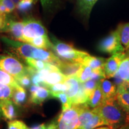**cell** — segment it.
Instances as JSON below:
<instances>
[{
  "instance_id": "obj_11",
  "label": "cell",
  "mask_w": 129,
  "mask_h": 129,
  "mask_svg": "<svg viewBox=\"0 0 129 129\" xmlns=\"http://www.w3.org/2000/svg\"><path fill=\"white\" fill-rule=\"evenodd\" d=\"M0 108L3 116L9 120H13L17 117L15 104L10 99L0 100Z\"/></svg>"
},
{
  "instance_id": "obj_3",
  "label": "cell",
  "mask_w": 129,
  "mask_h": 129,
  "mask_svg": "<svg viewBox=\"0 0 129 129\" xmlns=\"http://www.w3.org/2000/svg\"><path fill=\"white\" fill-rule=\"evenodd\" d=\"M52 49L59 58L69 62H78L82 64L84 59L89 55L87 52L79 50L72 45L59 41L56 38L51 37Z\"/></svg>"
},
{
  "instance_id": "obj_30",
  "label": "cell",
  "mask_w": 129,
  "mask_h": 129,
  "mask_svg": "<svg viewBox=\"0 0 129 129\" xmlns=\"http://www.w3.org/2000/svg\"><path fill=\"white\" fill-rule=\"evenodd\" d=\"M53 98H57L60 101L61 104H62V111H64L66 109H69L72 106V104L69 98L68 97L67 94L66 93H60L59 94L54 95Z\"/></svg>"
},
{
  "instance_id": "obj_9",
  "label": "cell",
  "mask_w": 129,
  "mask_h": 129,
  "mask_svg": "<svg viewBox=\"0 0 129 129\" xmlns=\"http://www.w3.org/2000/svg\"><path fill=\"white\" fill-rule=\"evenodd\" d=\"M30 101L36 105L41 104L48 98L51 97L49 88L41 85H32L30 87Z\"/></svg>"
},
{
  "instance_id": "obj_37",
  "label": "cell",
  "mask_w": 129,
  "mask_h": 129,
  "mask_svg": "<svg viewBox=\"0 0 129 129\" xmlns=\"http://www.w3.org/2000/svg\"><path fill=\"white\" fill-rule=\"evenodd\" d=\"M0 5L7 9L8 13H10L16 9V6L12 0H0Z\"/></svg>"
},
{
  "instance_id": "obj_13",
  "label": "cell",
  "mask_w": 129,
  "mask_h": 129,
  "mask_svg": "<svg viewBox=\"0 0 129 129\" xmlns=\"http://www.w3.org/2000/svg\"><path fill=\"white\" fill-rule=\"evenodd\" d=\"M99 85L102 92L104 101L114 98L117 93V87L115 83L107 79L103 78L99 81Z\"/></svg>"
},
{
  "instance_id": "obj_10",
  "label": "cell",
  "mask_w": 129,
  "mask_h": 129,
  "mask_svg": "<svg viewBox=\"0 0 129 129\" xmlns=\"http://www.w3.org/2000/svg\"><path fill=\"white\" fill-rule=\"evenodd\" d=\"M23 26V21H16L9 19L4 31L9 32L15 40L22 42Z\"/></svg>"
},
{
  "instance_id": "obj_47",
  "label": "cell",
  "mask_w": 129,
  "mask_h": 129,
  "mask_svg": "<svg viewBox=\"0 0 129 129\" xmlns=\"http://www.w3.org/2000/svg\"><path fill=\"white\" fill-rule=\"evenodd\" d=\"M128 54L129 55V52H128Z\"/></svg>"
},
{
  "instance_id": "obj_2",
  "label": "cell",
  "mask_w": 129,
  "mask_h": 129,
  "mask_svg": "<svg viewBox=\"0 0 129 129\" xmlns=\"http://www.w3.org/2000/svg\"><path fill=\"white\" fill-rule=\"evenodd\" d=\"M95 109L105 121L106 126L112 129L118 128L125 123L127 114L118 104L115 97L105 100Z\"/></svg>"
},
{
  "instance_id": "obj_40",
  "label": "cell",
  "mask_w": 129,
  "mask_h": 129,
  "mask_svg": "<svg viewBox=\"0 0 129 129\" xmlns=\"http://www.w3.org/2000/svg\"><path fill=\"white\" fill-rule=\"evenodd\" d=\"M29 129H46V125L45 124H38L36 125H34Z\"/></svg>"
},
{
  "instance_id": "obj_19",
  "label": "cell",
  "mask_w": 129,
  "mask_h": 129,
  "mask_svg": "<svg viewBox=\"0 0 129 129\" xmlns=\"http://www.w3.org/2000/svg\"><path fill=\"white\" fill-rule=\"evenodd\" d=\"M98 0H78L77 9L80 13L88 18L92 10L93 6Z\"/></svg>"
},
{
  "instance_id": "obj_34",
  "label": "cell",
  "mask_w": 129,
  "mask_h": 129,
  "mask_svg": "<svg viewBox=\"0 0 129 129\" xmlns=\"http://www.w3.org/2000/svg\"><path fill=\"white\" fill-rule=\"evenodd\" d=\"M8 129H29V128L22 121L13 120L8 122Z\"/></svg>"
},
{
  "instance_id": "obj_45",
  "label": "cell",
  "mask_w": 129,
  "mask_h": 129,
  "mask_svg": "<svg viewBox=\"0 0 129 129\" xmlns=\"http://www.w3.org/2000/svg\"><path fill=\"white\" fill-rule=\"evenodd\" d=\"M125 122H127V123H128L129 124V115H127Z\"/></svg>"
},
{
  "instance_id": "obj_17",
  "label": "cell",
  "mask_w": 129,
  "mask_h": 129,
  "mask_svg": "<svg viewBox=\"0 0 129 129\" xmlns=\"http://www.w3.org/2000/svg\"><path fill=\"white\" fill-rule=\"evenodd\" d=\"M67 77L60 71H50L44 80V86L48 88L57 83H64Z\"/></svg>"
},
{
  "instance_id": "obj_12",
  "label": "cell",
  "mask_w": 129,
  "mask_h": 129,
  "mask_svg": "<svg viewBox=\"0 0 129 129\" xmlns=\"http://www.w3.org/2000/svg\"><path fill=\"white\" fill-rule=\"evenodd\" d=\"M82 67V64L78 62L62 61L58 66L60 72L67 77L75 76Z\"/></svg>"
},
{
  "instance_id": "obj_35",
  "label": "cell",
  "mask_w": 129,
  "mask_h": 129,
  "mask_svg": "<svg viewBox=\"0 0 129 129\" xmlns=\"http://www.w3.org/2000/svg\"><path fill=\"white\" fill-rule=\"evenodd\" d=\"M106 76L105 74L104 69H92L91 75L90 79L99 82L102 79L105 78Z\"/></svg>"
},
{
  "instance_id": "obj_7",
  "label": "cell",
  "mask_w": 129,
  "mask_h": 129,
  "mask_svg": "<svg viewBox=\"0 0 129 129\" xmlns=\"http://www.w3.org/2000/svg\"><path fill=\"white\" fill-rule=\"evenodd\" d=\"M98 49L101 52L112 55L117 53L124 52L125 50L121 43L117 29L101 40L98 45Z\"/></svg>"
},
{
  "instance_id": "obj_32",
  "label": "cell",
  "mask_w": 129,
  "mask_h": 129,
  "mask_svg": "<svg viewBox=\"0 0 129 129\" xmlns=\"http://www.w3.org/2000/svg\"><path fill=\"white\" fill-rule=\"evenodd\" d=\"M35 0H22L16 5V9L21 12H28L30 9Z\"/></svg>"
},
{
  "instance_id": "obj_48",
  "label": "cell",
  "mask_w": 129,
  "mask_h": 129,
  "mask_svg": "<svg viewBox=\"0 0 129 129\" xmlns=\"http://www.w3.org/2000/svg\"><path fill=\"white\" fill-rule=\"evenodd\" d=\"M128 52H129V50H128Z\"/></svg>"
},
{
  "instance_id": "obj_41",
  "label": "cell",
  "mask_w": 129,
  "mask_h": 129,
  "mask_svg": "<svg viewBox=\"0 0 129 129\" xmlns=\"http://www.w3.org/2000/svg\"><path fill=\"white\" fill-rule=\"evenodd\" d=\"M46 129H57L56 126V122H53L49 124L48 125L46 126Z\"/></svg>"
},
{
  "instance_id": "obj_25",
  "label": "cell",
  "mask_w": 129,
  "mask_h": 129,
  "mask_svg": "<svg viewBox=\"0 0 129 129\" xmlns=\"http://www.w3.org/2000/svg\"><path fill=\"white\" fill-rule=\"evenodd\" d=\"M88 96L89 95L85 91L82 83H81L78 93L72 101V105H80L85 104L87 101Z\"/></svg>"
},
{
  "instance_id": "obj_16",
  "label": "cell",
  "mask_w": 129,
  "mask_h": 129,
  "mask_svg": "<svg viewBox=\"0 0 129 129\" xmlns=\"http://www.w3.org/2000/svg\"><path fill=\"white\" fill-rule=\"evenodd\" d=\"M103 101H104V98L99 83L98 87L90 93L87 101L85 104L90 108L93 109L99 106L103 102Z\"/></svg>"
},
{
  "instance_id": "obj_14",
  "label": "cell",
  "mask_w": 129,
  "mask_h": 129,
  "mask_svg": "<svg viewBox=\"0 0 129 129\" xmlns=\"http://www.w3.org/2000/svg\"><path fill=\"white\" fill-rule=\"evenodd\" d=\"M64 83L66 84L68 87L66 94L72 104V101L78 92L81 83L75 76L67 77Z\"/></svg>"
},
{
  "instance_id": "obj_18",
  "label": "cell",
  "mask_w": 129,
  "mask_h": 129,
  "mask_svg": "<svg viewBox=\"0 0 129 129\" xmlns=\"http://www.w3.org/2000/svg\"><path fill=\"white\" fill-rule=\"evenodd\" d=\"M106 59L101 57L89 55L87 56L82 62V64L90 67L91 69H104Z\"/></svg>"
},
{
  "instance_id": "obj_44",
  "label": "cell",
  "mask_w": 129,
  "mask_h": 129,
  "mask_svg": "<svg viewBox=\"0 0 129 129\" xmlns=\"http://www.w3.org/2000/svg\"><path fill=\"white\" fill-rule=\"evenodd\" d=\"M12 1H13L14 3L16 4V5H17V4H19L20 1H22V0H12Z\"/></svg>"
},
{
  "instance_id": "obj_38",
  "label": "cell",
  "mask_w": 129,
  "mask_h": 129,
  "mask_svg": "<svg viewBox=\"0 0 129 129\" xmlns=\"http://www.w3.org/2000/svg\"><path fill=\"white\" fill-rule=\"evenodd\" d=\"M9 19L7 17V14L0 13V31H4L7 26Z\"/></svg>"
},
{
  "instance_id": "obj_5",
  "label": "cell",
  "mask_w": 129,
  "mask_h": 129,
  "mask_svg": "<svg viewBox=\"0 0 129 129\" xmlns=\"http://www.w3.org/2000/svg\"><path fill=\"white\" fill-rule=\"evenodd\" d=\"M0 70L7 72L16 80L28 74L25 67L18 59L12 56L0 54Z\"/></svg>"
},
{
  "instance_id": "obj_1",
  "label": "cell",
  "mask_w": 129,
  "mask_h": 129,
  "mask_svg": "<svg viewBox=\"0 0 129 129\" xmlns=\"http://www.w3.org/2000/svg\"><path fill=\"white\" fill-rule=\"evenodd\" d=\"M1 40L11 50L20 57L24 58L25 60L26 59H39L55 64L57 67L62 62L60 58L47 50L37 48L29 43L10 39L6 37H1Z\"/></svg>"
},
{
  "instance_id": "obj_15",
  "label": "cell",
  "mask_w": 129,
  "mask_h": 129,
  "mask_svg": "<svg viewBox=\"0 0 129 129\" xmlns=\"http://www.w3.org/2000/svg\"><path fill=\"white\" fill-rule=\"evenodd\" d=\"M115 98L127 115H129V91L122 87H118Z\"/></svg>"
},
{
  "instance_id": "obj_29",
  "label": "cell",
  "mask_w": 129,
  "mask_h": 129,
  "mask_svg": "<svg viewBox=\"0 0 129 129\" xmlns=\"http://www.w3.org/2000/svg\"><path fill=\"white\" fill-rule=\"evenodd\" d=\"M13 91V87L0 83V100L11 99Z\"/></svg>"
},
{
  "instance_id": "obj_42",
  "label": "cell",
  "mask_w": 129,
  "mask_h": 129,
  "mask_svg": "<svg viewBox=\"0 0 129 129\" xmlns=\"http://www.w3.org/2000/svg\"><path fill=\"white\" fill-rule=\"evenodd\" d=\"M117 129H129V124L125 122L124 124L122 125V126L119 127V128Z\"/></svg>"
},
{
  "instance_id": "obj_33",
  "label": "cell",
  "mask_w": 129,
  "mask_h": 129,
  "mask_svg": "<svg viewBox=\"0 0 129 129\" xmlns=\"http://www.w3.org/2000/svg\"><path fill=\"white\" fill-rule=\"evenodd\" d=\"M99 82L90 79V80L85 81L84 83H82V84H83V86L84 88L85 91L89 95L90 93L98 87V85H99Z\"/></svg>"
},
{
  "instance_id": "obj_24",
  "label": "cell",
  "mask_w": 129,
  "mask_h": 129,
  "mask_svg": "<svg viewBox=\"0 0 129 129\" xmlns=\"http://www.w3.org/2000/svg\"><path fill=\"white\" fill-rule=\"evenodd\" d=\"M117 73L119 77L125 81H129V55L126 54L120 64Z\"/></svg>"
},
{
  "instance_id": "obj_46",
  "label": "cell",
  "mask_w": 129,
  "mask_h": 129,
  "mask_svg": "<svg viewBox=\"0 0 129 129\" xmlns=\"http://www.w3.org/2000/svg\"><path fill=\"white\" fill-rule=\"evenodd\" d=\"M3 117V114H2V111H1V109L0 108V118H1Z\"/></svg>"
},
{
  "instance_id": "obj_8",
  "label": "cell",
  "mask_w": 129,
  "mask_h": 129,
  "mask_svg": "<svg viewBox=\"0 0 129 129\" xmlns=\"http://www.w3.org/2000/svg\"><path fill=\"white\" fill-rule=\"evenodd\" d=\"M125 56L126 54L124 52L117 53L106 59L104 68L106 78H112L114 77L118 69L121 62Z\"/></svg>"
},
{
  "instance_id": "obj_6",
  "label": "cell",
  "mask_w": 129,
  "mask_h": 129,
  "mask_svg": "<svg viewBox=\"0 0 129 129\" xmlns=\"http://www.w3.org/2000/svg\"><path fill=\"white\" fill-rule=\"evenodd\" d=\"M23 41L28 43L30 40L36 37L48 35L47 30L43 23L34 18H28L23 20Z\"/></svg>"
},
{
  "instance_id": "obj_20",
  "label": "cell",
  "mask_w": 129,
  "mask_h": 129,
  "mask_svg": "<svg viewBox=\"0 0 129 129\" xmlns=\"http://www.w3.org/2000/svg\"><path fill=\"white\" fill-rule=\"evenodd\" d=\"M26 98L27 94L25 88L20 86V85L14 88L12 98L16 105H22L26 102Z\"/></svg>"
},
{
  "instance_id": "obj_21",
  "label": "cell",
  "mask_w": 129,
  "mask_h": 129,
  "mask_svg": "<svg viewBox=\"0 0 129 129\" xmlns=\"http://www.w3.org/2000/svg\"><path fill=\"white\" fill-rule=\"evenodd\" d=\"M28 43L37 48H43L45 50L52 48V43L48 38V35L36 37L30 40Z\"/></svg>"
},
{
  "instance_id": "obj_22",
  "label": "cell",
  "mask_w": 129,
  "mask_h": 129,
  "mask_svg": "<svg viewBox=\"0 0 129 129\" xmlns=\"http://www.w3.org/2000/svg\"><path fill=\"white\" fill-rule=\"evenodd\" d=\"M121 43L125 50H129V22L120 25L117 28Z\"/></svg>"
},
{
  "instance_id": "obj_31",
  "label": "cell",
  "mask_w": 129,
  "mask_h": 129,
  "mask_svg": "<svg viewBox=\"0 0 129 129\" xmlns=\"http://www.w3.org/2000/svg\"><path fill=\"white\" fill-rule=\"evenodd\" d=\"M49 90H50L51 97L53 98L54 95L59 94L60 93H66L68 89L67 85L64 83H57L54 84L48 87Z\"/></svg>"
},
{
  "instance_id": "obj_23",
  "label": "cell",
  "mask_w": 129,
  "mask_h": 129,
  "mask_svg": "<svg viewBox=\"0 0 129 129\" xmlns=\"http://www.w3.org/2000/svg\"><path fill=\"white\" fill-rule=\"evenodd\" d=\"M104 125H106V122L101 116L99 115V113L97 112L95 115L91 120H90L85 124H84L83 126L78 129H94L97 127L104 126Z\"/></svg>"
},
{
  "instance_id": "obj_28",
  "label": "cell",
  "mask_w": 129,
  "mask_h": 129,
  "mask_svg": "<svg viewBox=\"0 0 129 129\" xmlns=\"http://www.w3.org/2000/svg\"><path fill=\"white\" fill-rule=\"evenodd\" d=\"M26 62L30 67L37 71L42 70V69H47L48 63L44 61L39 60V59H25Z\"/></svg>"
},
{
  "instance_id": "obj_36",
  "label": "cell",
  "mask_w": 129,
  "mask_h": 129,
  "mask_svg": "<svg viewBox=\"0 0 129 129\" xmlns=\"http://www.w3.org/2000/svg\"><path fill=\"white\" fill-rule=\"evenodd\" d=\"M19 84L23 88H29L31 86V79L28 73L25 74L17 80Z\"/></svg>"
},
{
  "instance_id": "obj_27",
  "label": "cell",
  "mask_w": 129,
  "mask_h": 129,
  "mask_svg": "<svg viewBox=\"0 0 129 129\" xmlns=\"http://www.w3.org/2000/svg\"><path fill=\"white\" fill-rule=\"evenodd\" d=\"M91 72H92V69L90 67L82 64L81 68L75 77L78 79L80 83H83L86 81L90 80Z\"/></svg>"
},
{
  "instance_id": "obj_39",
  "label": "cell",
  "mask_w": 129,
  "mask_h": 129,
  "mask_svg": "<svg viewBox=\"0 0 129 129\" xmlns=\"http://www.w3.org/2000/svg\"><path fill=\"white\" fill-rule=\"evenodd\" d=\"M43 9L48 10L53 7V5L57 2V0H40Z\"/></svg>"
},
{
  "instance_id": "obj_43",
  "label": "cell",
  "mask_w": 129,
  "mask_h": 129,
  "mask_svg": "<svg viewBox=\"0 0 129 129\" xmlns=\"http://www.w3.org/2000/svg\"><path fill=\"white\" fill-rule=\"evenodd\" d=\"M94 129H112L111 127H109L108 126H103V127H97V128H94Z\"/></svg>"
},
{
  "instance_id": "obj_4",
  "label": "cell",
  "mask_w": 129,
  "mask_h": 129,
  "mask_svg": "<svg viewBox=\"0 0 129 129\" xmlns=\"http://www.w3.org/2000/svg\"><path fill=\"white\" fill-rule=\"evenodd\" d=\"M81 105H72L69 109L62 111L56 122L57 129H77Z\"/></svg>"
},
{
  "instance_id": "obj_26",
  "label": "cell",
  "mask_w": 129,
  "mask_h": 129,
  "mask_svg": "<svg viewBox=\"0 0 129 129\" xmlns=\"http://www.w3.org/2000/svg\"><path fill=\"white\" fill-rule=\"evenodd\" d=\"M0 83L15 88L19 85L16 79L7 72L0 70Z\"/></svg>"
}]
</instances>
